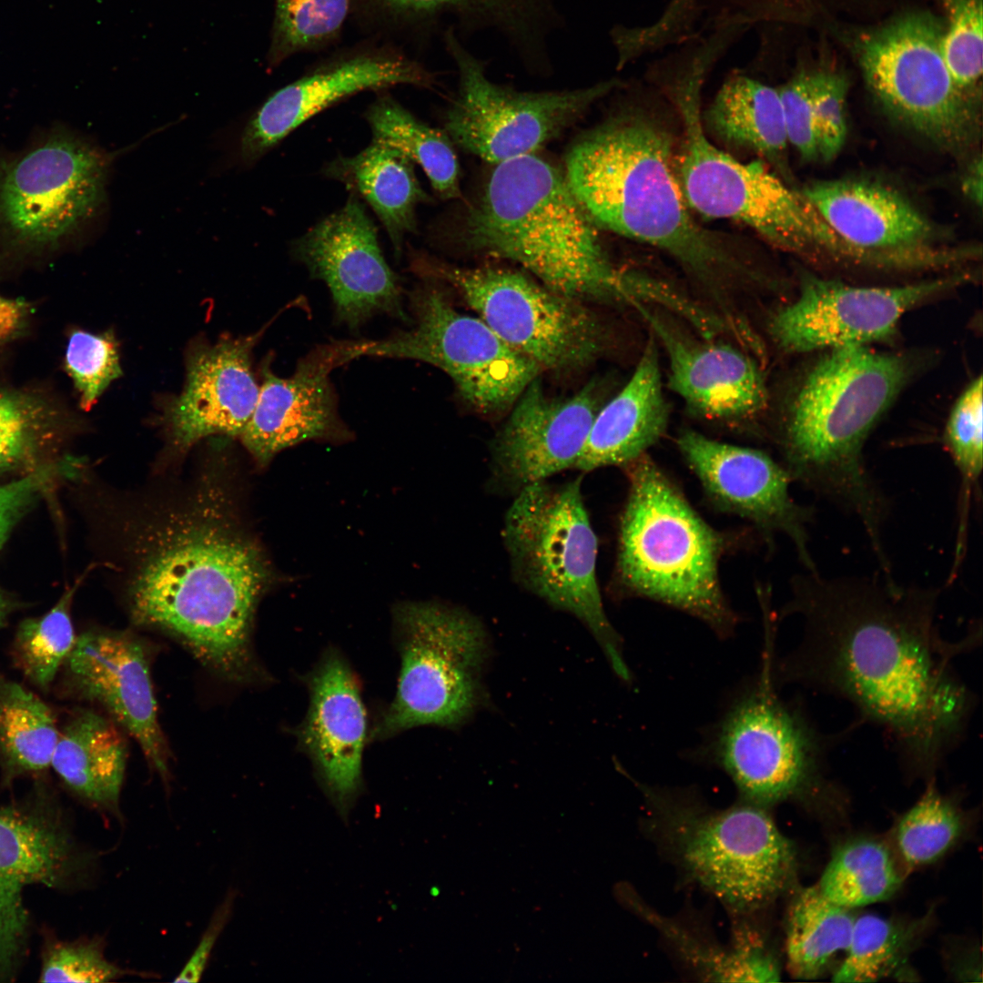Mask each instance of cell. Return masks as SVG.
<instances>
[{"label":"cell","instance_id":"1","mask_svg":"<svg viewBox=\"0 0 983 983\" xmlns=\"http://www.w3.org/2000/svg\"><path fill=\"white\" fill-rule=\"evenodd\" d=\"M939 591L884 577L827 579L797 587L792 612L805 622L799 645L774 659L777 684H797L850 703L861 721L882 728L902 764L932 775L961 742L976 696L954 669L981 629L958 641L937 623Z\"/></svg>","mask_w":983,"mask_h":983},{"label":"cell","instance_id":"2","mask_svg":"<svg viewBox=\"0 0 983 983\" xmlns=\"http://www.w3.org/2000/svg\"><path fill=\"white\" fill-rule=\"evenodd\" d=\"M198 488L132 529L129 610L137 623L174 635L211 669L241 682L256 672L251 630L270 572L226 489L213 481Z\"/></svg>","mask_w":983,"mask_h":983},{"label":"cell","instance_id":"3","mask_svg":"<svg viewBox=\"0 0 983 983\" xmlns=\"http://www.w3.org/2000/svg\"><path fill=\"white\" fill-rule=\"evenodd\" d=\"M565 178L595 225L660 248L718 299L757 274L727 239L700 226L672 168V141L644 114L630 112L581 138Z\"/></svg>","mask_w":983,"mask_h":983},{"label":"cell","instance_id":"4","mask_svg":"<svg viewBox=\"0 0 983 983\" xmlns=\"http://www.w3.org/2000/svg\"><path fill=\"white\" fill-rule=\"evenodd\" d=\"M468 239L580 301L666 307L670 284L616 267L566 178L534 154L496 165L467 222Z\"/></svg>","mask_w":983,"mask_h":983},{"label":"cell","instance_id":"5","mask_svg":"<svg viewBox=\"0 0 983 983\" xmlns=\"http://www.w3.org/2000/svg\"><path fill=\"white\" fill-rule=\"evenodd\" d=\"M915 366L909 356L866 345L830 350L802 381L784 427L792 479L857 517L878 561L887 557L888 501L867 471L863 447Z\"/></svg>","mask_w":983,"mask_h":983},{"label":"cell","instance_id":"6","mask_svg":"<svg viewBox=\"0 0 983 983\" xmlns=\"http://www.w3.org/2000/svg\"><path fill=\"white\" fill-rule=\"evenodd\" d=\"M626 468L630 487L620 522V582L633 593L686 612L720 637H729L737 619L718 579L722 538L645 455Z\"/></svg>","mask_w":983,"mask_h":983},{"label":"cell","instance_id":"7","mask_svg":"<svg viewBox=\"0 0 983 983\" xmlns=\"http://www.w3.org/2000/svg\"><path fill=\"white\" fill-rule=\"evenodd\" d=\"M706 69L690 63L672 85L684 127L679 176L686 202L700 214L742 222L765 240L810 259L837 263L849 247L801 191L761 163L745 164L706 137L700 91Z\"/></svg>","mask_w":983,"mask_h":983},{"label":"cell","instance_id":"8","mask_svg":"<svg viewBox=\"0 0 983 983\" xmlns=\"http://www.w3.org/2000/svg\"><path fill=\"white\" fill-rule=\"evenodd\" d=\"M641 790L664 848L730 910L753 912L792 886L795 848L765 807L742 800L714 809L670 791L644 785Z\"/></svg>","mask_w":983,"mask_h":983},{"label":"cell","instance_id":"9","mask_svg":"<svg viewBox=\"0 0 983 983\" xmlns=\"http://www.w3.org/2000/svg\"><path fill=\"white\" fill-rule=\"evenodd\" d=\"M581 475L560 485L542 481L514 495L502 529L512 574L525 590L581 620L614 673H631L611 624L596 575L597 537L587 513Z\"/></svg>","mask_w":983,"mask_h":983},{"label":"cell","instance_id":"10","mask_svg":"<svg viewBox=\"0 0 983 983\" xmlns=\"http://www.w3.org/2000/svg\"><path fill=\"white\" fill-rule=\"evenodd\" d=\"M774 642L766 637L759 673L745 685L694 750L724 771L742 800L768 808L825 789L833 736L816 727L800 705L781 697Z\"/></svg>","mask_w":983,"mask_h":983},{"label":"cell","instance_id":"11","mask_svg":"<svg viewBox=\"0 0 983 983\" xmlns=\"http://www.w3.org/2000/svg\"><path fill=\"white\" fill-rule=\"evenodd\" d=\"M109 162L60 126L1 154L0 259L22 263L71 243L104 202Z\"/></svg>","mask_w":983,"mask_h":983},{"label":"cell","instance_id":"12","mask_svg":"<svg viewBox=\"0 0 983 983\" xmlns=\"http://www.w3.org/2000/svg\"><path fill=\"white\" fill-rule=\"evenodd\" d=\"M944 27L911 13L860 34L854 50L867 87L897 123L938 148L962 155L980 138L977 96L954 82L941 50Z\"/></svg>","mask_w":983,"mask_h":983},{"label":"cell","instance_id":"13","mask_svg":"<svg viewBox=\"0 0 983 983\" xmlns=\"http://www.w3.org/2000/svg\"><path fill=\"white\" fill-rule=\"evenodd\" d=\"M394 613L400 673L375 736L426 725H461L481 701L488 651L483 626L468 612L437 603L400 604Z\"/></svg>","mask_w":983,"mask_h":983},{"label":"cell","instance_id":"14","mask_svg":"<svg viewBox=\"0 0 983 983\" xmlns=\"http://www.w3.org/2000/svg\"><path fill=\"white\" fill-rule=\"evenodd\" d=\"M412 269L444 279L505 343L542 370L590 364L604 347L603 327L583 301L525 274L500 268L461 269L414 255Z\"/></svg>","mask_w":983,"mask_h":983},{"label":"cell","instance_id":"15","mask_svg":"<svg viewBox=\"0 0 983 983\" xmlns=\"http://www.w3.org/2000/svg\"><path fill=\"white\" fill-rule=\"evenodd\" d=\"M410 303L413 328L382 339L355 341V359H410L435 366L483 415H498L512 407L542 370L479 317L457 310L441 289L421 285L410 293Z\"/></svg>","mask_w":983,"mask_h":983},{"label":"cell","instance_id":"16","mask_svg":"<svg viewBox=\"0 0 983 983\" xmlns=\"http://www.w3.org/2000/svg\"><path fill=\"white\" fill-rule=\"evenodd\" d=\"M443 41L459 80L446 116L448 136L495 165L534 154L592 104L622 85L611 79L573 90L518 91L491 81L483 61L466 48L453 28L444 30Z\"/></svg>","mask_w":983,"mask_h":983},{"label":"cell","instance_id":"17","mask_svg":"<svg viewBox=\"0 0 983 983\" xmlns=\"http://www.w3.org/2000/svg\"><path fill=\"white\" fill-rule=\"evenodd\" d=\"M435 83L436 75L400 44L370 36L336 50L272 94L243 130L240 159L254 164L308 119L358 93Z\"/></svg>","mask_w":983,"mask_h":983},{"label":"cell","instance_id":"18","mask_svg":"<svg viewBox=\"0 0 983 983\" xmlns=\"http://www.w3.org/2000/svg\"><path fill=\"white\" fill-rule=\"evenodd\" d=\"M801 192L874 269H956L979 255L974 247L938 245L933 223L907 198L884 184L857 178L816 180Z\"/></svg>","mask_w":983,"mask_h":983},{"label":"cell","instance_id":"19","mask_svg":"<svg viewBox=\"0 0 983 983\" xmlns=\"http://www.w3.org/2000/svg\"><path fill=\"white\" fill-rule=\"evenodd\" d=\"M974 277L959 270L913 284L856 287L808 275L796 299L774 314L769 331L787 353L867 345L893 335L907 311Z\"/></svg>","mask_w":983,"mask_h":983},{"label":"cell","instance_id":"20","mask_svg":"<svg viewBox=\"0 0 983 983\" xmlns=\"http://www.w3.org/2000/svg\"><path fill=\"white\" fill-rule=\"evenodd\" d=\"M293 257L329 288L336 320L359 329L385 313L407 321L399 278L381 252L377 228L358 196L292 242Z\"/></svg>","mask_w":983,"mask_h":983},{"label":"cell","instance_id":"21","mask_svg":"<svg viewBox=\"0 0 983 983\" xmlns=\"http://www.w3.org/2000/svg\"><path fill=\"white\" fill-rule=\"evenodd\" d=\"M592 384L568 398L547 395L538 378L520 395L492 448L491 485L515 495L574 468L599 410Z\"/></svg>","mask_w":983,"mask_h":983},{"label":"cell","instance_id":"22","mask_svg":"<svg viewBox=\"0 0 983 983\" xmlns=\"http://www.w3.org/2000/svg\"><path fill=\"white\" fill-rule=\"evenodd\" d=\"M668 360V386L694 412L711 420L739 421L766 406L765 376L755 360L718 339L695 337L652 306L634 307Z\"/></svg>","mask_w":983,"mask_h":983},{"label":"cell","instance_id":"23","mask_svg":"<svg viewBox=\"0 0 983 983\" xmlns=\"http://www.w3.org/2000/svg\"><path fill=\"white\" fill-rule=\"evenodd\" d=\"M69 687L104 708L139 744L164 778L168 752L157 714L144 645L126 633L89 631L76 637L64 666Z\"/></svg>","mask_w":983,"mask_h":983},{"label":"cell","instance_id":"24","mask_svg":"<svg viewBox=\"0 0 983 983\" xmlns=\"http://www.w3.org/2000/svg\"><path fill=\"white\" fill-rule=\"evenodd\" d=\"M353 341H334L301 358L289 377L275 375L266 363L258 398L242 443L261 466L282 450L315 439L344 438L329 375L354 360Z\"/></svg>","mask_w":983,"mask_h":983},{"label":"cell","instance_id":"25","mask_svg":"<svg viewBox=\"0 0 983 983\" xmlns=\"http://www.w3.org/2000/svg\"><path fill=\"white\" fill-rule=\"evenodd\" d=\"M678 447L706 491L730 510L769 531L788 535L809 573H818L808 550L807 524L814 511L794 502L785 467L765 453L720 442L691 430Z\"/></svg>","mask_w":983,"mask_h":983},{"label":"cell","instance_id":"26","mask_svg":"<svg viewBox=\"0 0 983 983\" xmlns=\"http://www.w3.org/2000/svg\"><path fill=\"white\" fill-rule=\"evenodd\" d=\"M263 331L223 336L189 351L184 388L164 413L170 444L178 451L209 436L240 437L258 398L251 355Z\"/></svg>","mask_w":983,"mask_h":983},{"label":"cell","instance_id":"27","mask_svg":"<svg viewBox=\"0 0 983 983\" xmlns=\"http://www.w3.org/2000/svg\"><path fill=\"white\" fill-rule=\"evenodd\" d=\"M309 687L310 702L300 743L313 761L325 795L348 825L363 791L365 707L352 672L335 652L323 656L309 678Z\"/></svg>","mask_w":983,"mask_h":983},{"label":"cell","instance_id":"28","mask_svg":"<svg viewBox=\"0 0 983 983\" xmlns=\"http://www.w3.org/2000/svg\"><path fill=\"white\" fill-rule=\"evenodd\" d=\"M71 859L69 840L56 823L35 811L0 808V979L12 972L25 940L24 889L56 885Z\"/></svg>","mask_w":983,"mask_h":983},{"label":"cell","instance_id":"29","mask_svg":"<svg viewBox=\"0 0 983 983\" xmlns=\"http://www.w3.org/2000/svg\"><path fill=\"white\" fill-rule=\"evenodd\" d=\"M552 0H351V16L373 36L427 37L445 21L466 32L491 30L510 46L527 40Z\"/></svg>","mask_w":983,"mask_h":983},{"label":"cell","instance_id":"30","mask_svg":"<svg viewBox=\"0 0 983 983\" xmlns=\"http://www.w3.org/2000/svg\"><path fill=\"white\" fill-rule=\"evenodd\" d=\"M668 421L658 342L651 336L629 380L599 409L574 469L626 467L663 436Z\"/></svg>","mask_w":983,"mask_h":983},{"label":"cell","instance_id":"31","mask_svg":"<svg viewBox=\"0 0 983 983\" xmlns=\"http://www.w3.org/2000/svg\"><path fill=\"white\" fill-rule=\"evenodd\" d=\"M324 174L361 197L382 223L400 257L408 233L416 231V208L431 200L416 177L413 162L400 150L372 140L352 157H339Z\"/></svg>","mask_w":983,"mask_h":983},{"label":"cell","instance_id":"32","mask_svg":"<svg viewBox=\"0 0 983 983\" xmlns=\"http://www.w3.org/2000/svg\"><path fill=\"white\" fill-rule=\"evenodd\" d=\"M126 761L127 744L116 722L79 709L60 727L51 766L72 792L117 812Z\"/></svg>","mask_w":983,"mask_h":983},{"label":"cell","instance_id":"33","mask_svg":"<svg viewBox=\"0 0 983 983\" xmlns=\"http://www.w3.org/2000/svg\"><path fill=\"white\" fill-rule=\"evenodd\" d=\"M703 121L726 144L784 164L789 143L777 87L733 75L716 93Z\"/></svg>","mask_w":983,"mask_h":983},{"label":"cell","instance_id":"34","mask_svg":"<svg viewBox=\"0 0 983 983\" xmlns=\"http://www.w3.org/2000/svg\"><path fill=\"white\" fill-rule=\"evenodd\" d=\"M71 423L66 410L50 395L29 388L0 384V471H35Z\"/></svg>","mask_w":983,"mask_h":983},{"label":"cell","instance_id":"35","mask_svg":"<svg viewBox=\"0 0 983 983\" xmlns=\"http://www.w3.org/2000/svg\"><path fill=\"white\" fill-rule=\"evenodd\" d=\"M856 917L828 900L817 886L799 889L787 912L785 949L791 975L800 979L823 976L837 954L846 952Z\"/></svg>","mask_w":983,"mask_h":983},{"label":"cell","instance_id":"36","mask_svg":"<svg viewBox=\"0 0 983 983\" xmlns=\"http://www.w3.org/2000/svg\"><path fill=\"white\" fill-rule=\"evenodd\" d=\"M59 730L39 696L0 673V766L5 780L49 768Z\"/></svg>","mask_w":983,"mask_h":983},{"label":"cell","instance_id":"37","mask_svg":"<svg viewBox=\"0 0 983 983\" xmlns=\"http://www.w3.org/2000/svg\"><path fill=\"white\" fill-rule=\"evenodd\" d=\"M365 117L372 140L400 150L420 165L441 198L460 195L459 166L448 135L419 120L387 90L379 91Z\"/></svg>","mask_w":983,"mask_h":983},{"label":"cell","instance_id":"38","mask_svg":"<svg viewBox=\"0 0 983 983\" xmlns=\"http://www.w3.org/2000/svg\"><path fill=\"white\" fill-rule=\"evenodd\" d=\"M901 882L887 847L862 838L834 852L816 886L828 900L853 909L890 898Z\"/></svg>","mask_w":983,"mask_h":983},{"label":"cell","instance_id":"39","mask_svg":"<svg viewBox=\"0 0 983 983\" xmlns=\"http://www.w3.org/2000/svg\"><path fill=\"white\" fill-rule=\"evenodd\" d=\"M351 16V0H275L268 69L296 55L336 45Z\"/></svg>","mask_w":983,"mask_h":983},{"label":"cell","instance_id":"40","mask_svg":"<svg viewBox=\"0 0 983 983\" xmlns=\"http://www.w3.org/2000/svg\"><path fill=\"white\" fill-rule=\"evenodd\" d=\"M920 925L876 915L856 917L845 958L833 974L835 982H873L897 968L917 941Z\"/></svg>","mask_w":983,"mask_h":983},{"label":"cell","instance_id":"41","mask_svg":"<svg viewBox=\"0 0 983 983\" xmlns=\"http://www.w3.org/2000/svg\"><path fill=\"white\" fill-rule=\"evenodd\" d=\"M982 377L974 380L956 401L947 421L944 443L960 477L956 540H968L972 499H980L983 468Z\"/></svg>","mask_w":983,"mask_h":983},{"label":"cell","instance_id":"42","mask_svg":"<svg viewBox=\"0 0 983 983\" xmlns=\"http://www.w3.org/2000/svg\"><path fill=\"white\" fill-rule=\"evenodd\" d=\"M73 593L71 589L46 614L21 622L15 634V664L41 690L49 689L76 641L70 615Z\"/></svg>","mask_w":983,"mask_h":983},{"label":"cell","instance_id":"43","mask_svg":"<svg viewBox=\"0 0 983 983\" xmlns=\"http://www.w3.org/2000/svg\"><path fill=\"white\" fill-rule=\"evenodd\" d=\"M962 821L954 803L931 781L917 802L899 820L896 830L898 851L909 867L930 864L957 841Z\"/></svg>","mask_w":983,"mask_h":983},{"label":"cell","instance_id":"44","mask_svg":"<svg viewBox=\"0 0 983 983\" xmlns=\"http://www.w3.org/2000/svg\"><path fill=\"white\" fill-rule=\"evenodd\" d=\"M949 20L941 40L946 65L956 85L977 96L982 76V0H944Z\"/></svg>","mask_w":983,"mask_h":983},{"label":"cell","instance_id":"45","mask_svg":"<svg viewBox=\"0 0 983 983\" xmlns=\"http://www.w3.org/2000/svg\"><path fill=\"white\" fill-rule=\"evenodd\" d=\"M65 367L79 394L80 407L90 410L110 383L122 375L113 331L94 334L73 330L68 339Z\"/></svg>","mask_w":983,"mask_h":983},{"label":"cell","instance_id":"46","mask_svg":"<svg viewBox=\"0 0 983 983\" xmlns=\"http://www.w3.org/2000/svg\"><path fill=\"white\" fill-rule=\"evenodd\" d=\"M811 96L819 157L833 160L843 148L847 134L846 99L847 80L831 71L811 72Z\"/></svg>","mask_w":983,"mask_h":983},{"label":"cell","instance_id":"47","mask_svg":"<svg viewBox=\"0 0 983 983\" xmlns=\"http://www.w3.org/2000/svg\"><path fill=\"white\" fill-rule=\"evenodd\" d=\"M124 975L95 942L59 943L46 954L41 982H108Z\"/></svg>","mask_w":983,"mask_h":983},{"label":"cell","instance_id":"48","mask_svg":"<svg viewBox=\"0 0 983 983\" xmlns=\"http://www.w3.org/2000/svg\"><path fill=\"white\" fill-rule=\"evenodd\" d=\"M73 459L50 461L21 479L0 485V549L29 506L56 481L74 473Z\"/></svg>","mask_w":983,"mask_h":983},{"label":"cell","instance_id":"49","mask_svg":"<svg viewBox=\"0 0 983 983\" xmlns=\"http://www.w3.org/2000/svg\"><path fill=\"white\" fill-rule=\"evenodd\" d=\"M788 143L806 161L820 159L811 96L810 71L801 70L780 87Z\"/></svg>","mask_w":983,"mask_h":983},{"label":"cell","instance_id":"50","mask_svg":"<svg viewBox=\"0 0 983 983\" xmlns=\"http://www.w3.org/2000/svg\"><path fill=\"white\" fill-rule=\"evenodd\" d=\"M232 905L233 897L228 896L214 914L192 956L174 979L175 982H196L202 977L214 946L228 919Z\"/></svg>","mask_w":983,"mask_h":983},{"label":"cell","instance_id":"51","mask_svg":"<svg viewBox=\"0 0 983 983\" xmlns=\"http://www.w3.org/2000/svg\"><path fill=\"white\" fill-rule=\"evenodd\" d=\"M30 315L28 303L0 295V345L21 337L27 329Z\"/></svg>","mask_w":983,"mask_h":983},{"label":"cell","instance_id":"52","mask_svg":"<svg viewBox=\"0 0 983 983\" xmlns=\"http://www.w3.org/2000/svg\"><path fill=\"white\" fill-rule=\"evenodd\" d=\"M722 5L747 15H762L794 7L806 0H716Z\"/></svg>","mask_w":983,"mask_h":983},{"label":"cell","instance_id":"53","mask_svg":"<svg viewBox=\"0 0 983 983\" xmlns=\"http://www.w3.org/2000/svg\"><path fill=\"white\" fill-rule=\"evenodd\" d=\"M961 188L966 197L975 205L982 204V159H973L964 174Z\"/></svg>","mask_w":983,"mask_h":983},{"label":"cell","instance_id":"54","mask_svg":"<svg viewBox=\"0 0 983 983\" xmlns=\"http://www.w3.org/2000/svg\"><path fill=\"white\" fill-rule=\"evenodd\" d=\"M14 603L0 588V629L7 623L9 615L14 610Z\"/></svg>","mask_w":983,"mask_h":983}]
</instances>
